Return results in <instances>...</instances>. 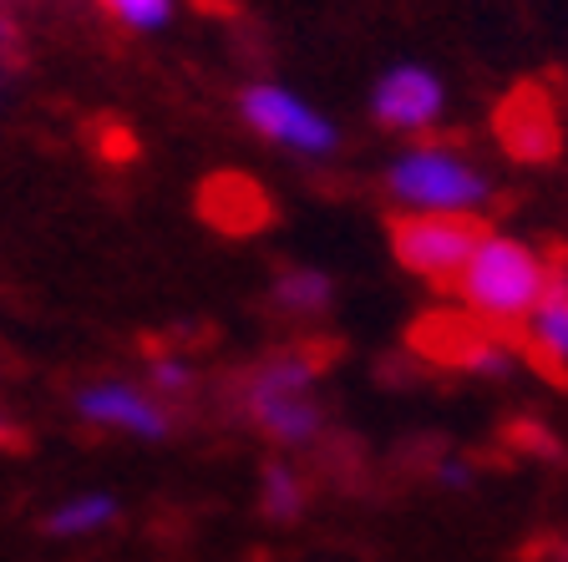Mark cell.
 I'll return each mask as SVG.
<instances>
[{"mask_svg": "<svg viewBox=\"0 0 568 562\" xmlns=\"http://www.w3.org/2000/svg\"><path fill=\"white\" fill-rule=\"evenodd\" d=\"M239 421L270 446L290 451H315L331 436V400L320 396V355L315 350H270L234 380Z\"/></svg>", "mask_w": 568, "mask_h": 562, "instance_id": "cell-1", "label": "cell"}, {"mask_svg": "<svg viewBox=\"0 0 568 562\" xmlns=\"http://www.w3.org/2000/svg\"><path fill=\"white\" fill-rule=\"evenodd\" d=\"M548 279H554V269H548V258L532 244H523V238H513V234H487L483 228V238H477V248L467 254V264H462V274L452 279V289H457L462 309H467L477 325L518 329L523 315L544 299Z\"/></svg>", "mask_w": 568, "mask_h": 562, "instance_id": "cell-2", "label": "cell"}, {"mask_svg": "<svg viewBox=\"0 0 568 562\" xmlns=\"http://www.w3.org/2000/svg\"><path fill=\"white\" fill-rule=\"evenodd\" d=\"M386 193L402 213H462L477 218L493 177L452 142H412L386 163Z\"/></svg>", "mask_w": 568, "mask_h": 562, "instance_id": "cell-3", "label": "cell"}, {"mask_svg": "<svg viewBox=\"0 0 568 562\" xmlns=\"http://www.w3.org/2000/svg\"><path fill=\"white\" fill-rule=\"evenodd\" d=\"M71 410L92 431L128 436V441H142V446L173 441L178 416H183L173 400H163L148 380H132V375H97V380L77 386L71 390Z\"/></svg>", "mask_w": 568, "mask_h": 562, "instance_id": "cell-4", "label": "cell"}, {"mask_svg": "<svg viewBox=\"0 0 568 562\" xmlns=\"http://www.w3.org/2000/svg\"><path fill=\"white\" fill-rule=\"evenodd\" d=\"M239 112H244L248 132H260L264 142L305 157V163H325V157H335V147H341L335 122L325 117L315 102H305L300 92H290V86H280V82L244 86Z\"/></svg>", "mask_w": 568, "mask_h": 562, "instance_id": "cell-5", "label": "cell"}, {"mask_svg": "<svg viewBox=\"0 0 568 562\" xmlns=\"http://www.w3.org/2000/svg\"><path fill=\"white\" fill-rule=\"evenodd\" d=\"M483 238V223L462 213H402L390 223V254L426 284H452Z\"/></svg>", "mask_w": 568, "mask_h": 562, "instance_id": "cell-6", "label": "cell"}, {"mask_svg": "<svg viewBox=\"0 0 568 562\" xmlns=\"http://www.w3.org/2000/svg\"><path fill=\"white\" fill-rule=\"evenodd\" d=\"M447 112V86L432 67H416V61H402V67L381 71V82L371 86V117L386 132H406V137H422L432 132Z\"/></svg>", "mask_w": 568, "mask_h": 562, "instance_id": "cell-7", "label": "cell"}, {"mask_svg": "<svg viewBox=\"0 0 568 562\" xmlns=\"http://www.w3.org/2000/svg\"><path fill=\"white\" fill-rule=\"evenodd\" d=\"M523 345H528V355L544 370L554 375H568V279L564 274H554L544 289V299L523 315Z\"/></svg>", "mask_w": 568, "mask_h": 562, "instance_id": "cell-8", "label": "cell"}, {"mask_svg": "<svg viewBox=\"0 0 568 562\" xmlns=\"http://www.w3.org/2000/svg\"><path fill=\"white\" fill-rule=\"evenodd\" d=\"M122 522V497L106 492V487H87V492H71L41 517V532L51 542H82V538H102Z\"/></svg>", "mask_w": 568, "mask_h": 562, "instance_id": "cell-9", "label": "cell"}, {"mask_svg": "<svg viewBox=\"0 0 568 562\" xmlns=\"http://www.w3.org/2000/svg\"><path fill=\"white\" fill-rule=\"evenodd\" d=\"M270 305L284 319H325L335 305V279L325 269H315V264H290V269L274 274Z\"/></svg>", "mask_w": 568, "mask_h": 562, "instance_id": "cell-10", "label": "cell"}, {"mask_svg": "<svg viewBox=\"0 0 568 562\" xmlns=\"http://www.w3.org/2000/svg\"><path fill=\"white\" fill-rule=\"evenodd\" d=\"M305 502H310V487H305V477H300L295 461L284 457V451L264 461L260 467V517L290 528V522L305 517Z\"/></svg>", "mask_w": 568, "mask_h": 562, "instance_id": "cell-11", "label": "cell"}, {"mask_svg": "<svg viewBox=\"0 0 568 562\" xmlns=\"http://www.w3.org/2000/svg\"><path fill=\"white\" fill-rule=\"evenodd\" d=\"M203 213L229 234H244V228L264 223V193L244 177H219V183L203 187Z\"/></svg>", "mask_w": 568, "mask_h": 562, "instance_id": "cell-12", "label": "cell"}, {"mask_svg": "<svg viewBox=\"0 0 568 562\" xmlns=\"http://www.w3.org/2000/svg\"><path fill=\"white\" fill-rule=\"evenodd\" d=\"M508 127H503V137H508V147L513 153H523V157H548L554 153V142H558V132H554V112L544 106V96H518V102L508 106Z\"/></svg>", "mask_w": 568, "mask_h": 562, "instance_id": "cell-13", "label": "cell"}, {"mask_svg": "<svg viewBox=\"0 0 568 562\" xmlns=\"http://www.w3.org/2000/svg\"><path fill=\"white\" fill-rule=\"evenodd\" d=\"M142 380H148V386H153L163 400H173L178 410L199 396V370H193L189 360H178V355H163V360H153Z\"/></svg>", "mask_w": 568, "mask_h": 562, "instance_id": "cell-14", "label": "cell"}, {"mask_svg": "<svg viewBox=\"0 0 568 562\" xmlns=\"http://www.w3.org/2000/svg\"><path fill=\"white\" fill-rule=\"evenodd\" d=\"M128 31H163L173 21V0H102Z\"/></svg>", "mask_w": 568, "mask_h": 562, "instance_id": "cell-15", "label": "cell"}, {"mask_svg": "<svg viewBox=\"0 0 568 562\" xmlns=\"http://www.w3.org/2000/svg\"><path fill=\"white\" fill-rule=\"evenodd\" d=\"M432 481L437 487H447V492H467V487H477V467L467 457H437V467H432Z\"/></svg>", "mask_w": 568, "mask_h": 562, "instance_id": "cell-16", "label": "cell"}, {"mask_svg": "<svg viewBox=\"0 0 568 562\" xmlns=\"http://www.w3.org/2000/svg\"><path fill=\"white\" fill-rule=\"evenodd\" d=\"M6 41H11V31H6V21H0V51H6Z\"/></svg>", "mask_w": 568, "mask_h": 562, "instance_id": "cell-17", "label": "cell"}]
</instances>
